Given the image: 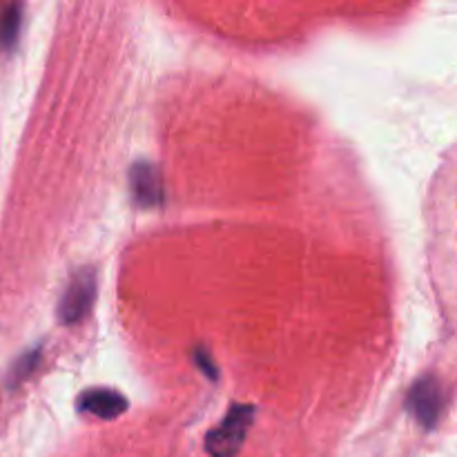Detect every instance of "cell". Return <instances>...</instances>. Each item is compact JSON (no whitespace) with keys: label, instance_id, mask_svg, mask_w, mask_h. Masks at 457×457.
I'll return each instance as SVG.
<instances>
[{"label":"cell","instance_id":"cell-5","mask_svg":"<svg viewBox=\"0 0 457 457\" xmlns=\"http://www.w3.org/2000/svg\"><path fill=\"white\" fill-rule=\"evenodd\" d=\"M129 402L123 393L112 388H87L76 400V409L98 420H116L128 411Z\"/></svg>","mask_w":457,"mask_h":457},{"label":"cell","instance_id":"cell-6","mask_svg":"<svg viewBox=\"0 0 457 457\" xmlns=\"http://www.w3.org/2000/svg\"><path fill=\"white\" fill-rule=\"evenodd\" d=\"M22 12H25L22 3L0 4V52H9L16 45L22 25Z\"/></svg>","mask_w":457,"mask_h":457},{"label":"cell","instance_id":"cell-8","mask_svg":"<svg viewBox=\"0 0 457 457\" xmlns=\"http://www.w3.org/2000/svg\"><path fill=\"white\" fill-rule=\"evenodd\" d=\"M192 360H195V364L199 366L201 373L205 375L208 379H212V382H217L219 379V366L214 364L212 355H210V351L205 346H195L192 348Z\"/></svg>","mask_w":457,"mask_h":457},{"label":"cell","instance_id":"cell-3","mask_svg":"<svg viewBox=\"0 0 457 457\" xmlns=\"http://www.w3.org/2000/svg\"><path fill=\"white\" fill-rule=\"evenodd\" d=\"M406 409L418 420L420 427L427 431L436 428L442 418V411H445V391H442L440 379L433 375L420 378L406 395Z\"/></svg>","mask_w":457,"mask_h":457},{"label":"cell","instance_id":"cell-1","mask_svg":"<svg viewBox=\"0 0 457 457\" xmlns=\"http://www.w3.org/2000/svg\"><path fill=\"white\" fill-rule=\"evenodd\" d=\"M257 409L250 404H232L223 422L205 436V451L212 457H237L253 427Z\"/></svg>","mask_w":457,"mask_h":457},{"label":"cell","instance_id":"cell-2","mask_svg":"<svg viewBox=\"0 0 457 457\" xmlns=\"http://www.w3.org/2000/svg\"><path fill=\"white\" fill-rule=\"evenodd\" d=\"M94 302H96V272L92 268H83L71 277L58 299V321L65 326L79 324L92 311Z\"/></svg>","mask_w":457,"mask_h":457},{"label":"cell","instance_id":"cell-7","mask_svg":"<svg viewBox=\"0 0 457 457\" xmlns=\"http://www.w3.org/2000/svg\"><path fill=\"white\" fill-rule=\"evenodd\" d=\"M40 357H43V346H34V348H29V351L22 353V355L13 361L12 369H9L7 386L16 388L18 384L25 382V379L29 378L36 369H38Z\"/></svg>","mask_w":457,"mask_h":457},{"label":"cell","instance_id":"cell-4","mask_svg":"<svg viewBox=\"0 0 457 457\" xmlns=\"http://www.w3.org/2000/svg\"><path fill=\"white\" fill-rule=\"evenodd\" d=\"M129 190H132L134 204L147 210L159 208L165 199L159 170L147 161H137L129 168Z\"/></svg>","mask_w":457,"mask_h":457}]
</instances>
